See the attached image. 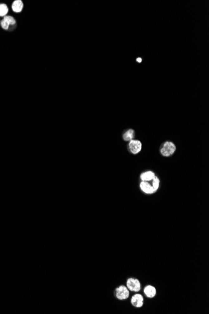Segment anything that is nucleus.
Listing matches in <instances>:
<instances>
[{"instance_id":"f257e3e1","label":"nucleus","mask_w":209,"mask_h":314,"mask_svg":"<svg viewBox=\"0 0 209 314\" xmlns=\"http://www.w3.org/2000/svg\"><path fill=\"white\" fill-rule=\"evenodd\" d=\"M17 27V22L15 18L11 15H7L1 19L0 27L3 30L8 32L14 31Z\"/></svg>"},{"instance_id":"f03ea898","label":"nucleus","mask_w":209,"mask_h":314,"mask_svg":"<svg viewBox=\"0 0 209 314\" xmlns=\"http://www.w3.org/2000/svg\"><path fill=\"white\" fill-rule=\"evenodd\" d=\"M176 150V147L175 144L172 142H166L164 143L162 149L161 153L163 156H170L172 155Z\"/></svg>"},{"instance_id":"7ed1b4c3","label":"nucleus","mask_w":209,"mask_h":314,"mask_svg":"<svg viewBox=\"0 0 209 314\" xmlns=\"http://www.w3.org/2000/svg\"><path fill=\"white\" fill-rule=\"evenodd\" d=\"M127 288L133 292H139L141 289V285L140 282H139V280L137 279H134V278H129L127 280Z\"/></svg>"},{"instance_id":"20e7f679","label":"nucleus","mask_w":209,"mask_h":314,"mask_svg":"<svg viewBox=\"0 0 209 314\" xmlns=\"http://www.w3.org/2000/svg\"><path fill=\"white\" fill-rule=\"evenodd\" d=\"M116 297L119 300H125L129 297V289L124 285L120 286L115 290Z\"/></svg>"},{"instance_id":"39448f33","label":"nucleus","mask_w":209,"mask_h":314,"mask_svg":"<svg viewBox=\"0 0 209 314\" xmlns=\"http://www.w3.org/2000/svg\"><path fill=\"white\" fill-rule=\"evenodd\" d=\"M12 11L15 13H20L24 9V3L22 0H15L11 6Z\"/></svg>"},{"instance_id":"423d86ee","label":"nucleus","mask_w":209,"mask_h":314,"mask_svg":"<svg viewBox=\"0 0 209 314\" xmlns=\"http://www.w3.org/2000/svg\"><path fill=\"white\" fill-rule=\"evenodd\" d=\"M129 148L133 154H137L142 149V143L137 140H131L129 143Z\"/></svg>"},{"instance_id":"0eeeda50","label":"nucleus","mask_w":209,"mask_h":314,"mask_svg":"<svg viewBox=\"0 0 209 314\" xmlns=\"http://www.w3.org/2000/svg\"><path fill=\"white\" fill-rule=\"evenodd\" d=\"M132 304L135 307H142L143 304V298L140 294H136L132 297L131 300Z\"/></svg>"},{"instance_id":"6e6552de","label":"nucleus","mask_w":209,"mask_h":314,"mask_svg":"<svg viewBox=\"0 0 209 314\" xmlns=\"http://www.w3.org/2000/svg\"><path fill=\"white\" fill-rule=\"evenodd\" d=\"M140 188L144 192L147 194H152L155 192L153 187L147 181H142L140 183Z\"/></svg>"},{"instance_id":"1a4fd4ad","label":"nucleus","mask_w":209,"mask_h":314,"mask_svg":"<svg viewBox=\"0 0 209 314\" xmlns=\"http://www.w3.org/2000/svg\"><path fill=\"white\" fill-rule=\"evenodd\" d=\"M156 292L157 291L155 288L151 285L147 286L144 289V293L146 295V296L148 298L154 297L156 295Z\"/></svg>"},{"instance_id":"9d476101","label":"nucleus","mask_w":209,"mask_h":314,"mask_svg":"<svg viewBox=\"0 0 209 314\" xmlns=\"http://www.w3.org/2000/svg\"><path fill=\"white\" fill-rule=\"evenodd\" d=\"M9 7L6 3H0V18H4L8 15Z\"/></svg>"},{"instance_id":"9b49d317","label":"nucleus","mask_w":209,"mask_h":314,"mask_svg":"<svg viewBox=\"0 0 209 314\" xmlns=\"http://www.w3.org/2000/svg\"><path fill=\"white\" fill-rule=\"evenodd\" d=\"M155 174L152 171H147L141 174L140 178L143 181H148L153 179L155 177Z\"/></svg>"},{"instance_id":"f8f14e48","label":"nucleus","mask_w":209,"mask_h":314,"mask_svg":"<svg viewBox=\"0 0 209 314\" xmlns=\"http://www.w3.org/2000/svg\"><path fill=\"white\" fill-rule=\"evenodd\" d=\"M134 137H135V132L132 129L128 130L123 135V138L125 141H129L133 140Z\"/></svg>"},{"instance_id":"ddd939ff","label":"nucleus","mask_w":209,"mask_h":314,"mask_svg":"<svg viewBox=\"0 0 209 314\" xmlns=\"http://www.w3.org/2000/svg\"><path fill=\"white\" fill-rule=\"evenodd\" d=\"M159 183H160L159 179H158L157 177L155 176L153 177V186H152V187H153V188L154 189V190L155 191L158 189V188L159 187Z\"/></svg>"},{"instance_id":"4468645a","label":"nucleus","mask_w":209,"mask_h":314,"mask_svg":"<svg viewBox=\"0 0 209 314\" xmlns=\"http://www.w3.org/2000/svg\"><path fill=\"white\" fill-rule=\"evenodd\" d=\"M136 61H137V63H141V62H142V59L140 57H139V58H137Z\"/></svg>"},{"instance_id":"2eb2a0df","label":"nucleus","mask_w":209,"mask_h":314,"mask_svg":"<svg viewBox=\"0 0 209 314\" xmlns=\"http://www.w3.org/2000/svg\"><path fill=\"white\" fill-rule=\"evenodd\" d=\"M0 23H1V18H0Z\"/></svg>"}]
</instances>
